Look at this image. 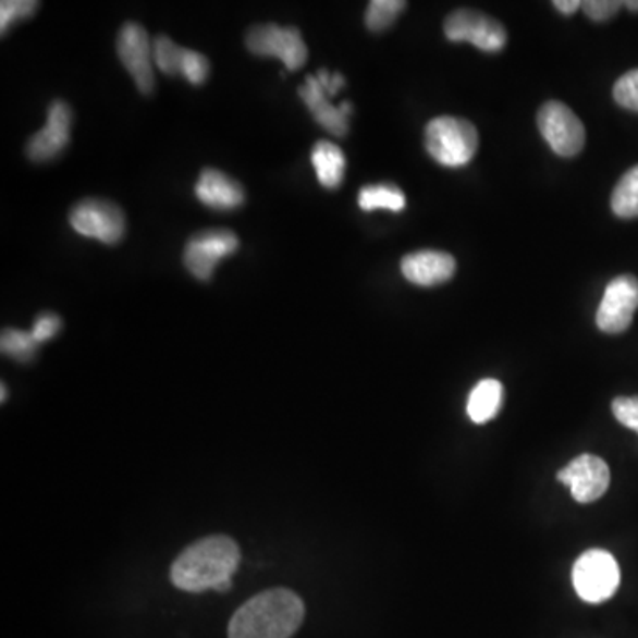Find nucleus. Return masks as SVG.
<instances>
[{
    "label": "nucleus",
    "mask_w": 638,
    "mask_h": 638,
    "mask_svg": "<svg viewBox=\"0 0 638 638\" xmlns=\"http://www.w3.org/2000/svg\"><path fill=\"white\" fill-rule=\"evenodd\" d=\"M310 162L315 165L318 182L324 188L335 191L341 186L344 171H346V157L343 149L329 140H319L310 151Z\"/></svg>",
    "instance_id": "f3484780"
},
{
    "label": "nucleus",
    "mask_w": 638,
    "mask_h": 638,
    "mask_svg": "<svg viewBox=\"0 0 638 638\" xmlns=\"http://www.w3.org/2000/svg\"><path fill=\"white\" fill-rule=\"evenodd\" d=\"M538 128L559 157H575L586 146V128L561 101H548L538 112Z\"/></svg>",
    "instance_id": "0eeeda50"
},
{
    "label": "nucleus",
    "mask_w": 638,
    "mask_h": 638,
    "mask_svg": "<svg viewBox=\"0 0 638 638\" xmlns=\"http://www.w3.org/2000/svg\"><path fill=\"white\" fill-rule=\"evenodd\" d=\"M70 224L86 238L100 240L101 244H120L126 233V219L120 206L103 199H86L73 206Z\"/></svg>",
    "instance_id": "423d86ee"
},
{
    "label": "nucleus",
    "mask_w": 638,
    "mask_h": 638,
    "mask_svg": "<svg viewBox=\"0 0 638 638\" xmlns=\"http://www.w3.org/2000/svg\"><path fill=\"white\" fill-rule=\"evenodd\" d=\"M238 247V238L231 231H203L188 240L183 253V265L199 281H210L220 259L236 253Z\"/></svg>",
    "instance_id": "9d476101"
},
{
    "label": "nucleus",
    "mask_w": 638,
    "mask_h": 638,
    "mask_svg": "<svg viewBox=\"0 0 638 638\" xmlns=\"http://www.w3.org/2000/svg\"><path fill=\"white\" fill-rule=\"evenodd\" d=\"M316 76H318L319 84L323 86L327 96H335L341 87L346 86V81H344V76L341 73H329L327 70H319Z\"/></svg>",
    "instance_id": "c756f323"
},
{
    "label": "nucleus",
    "mask_w": 638,
    "mask_h": 638,
    "mask_svg": "<svg viewBox=\"0 0 638 638\" xmlns=\"http://www.w3.org/2000/svg\"><path fill=\"white\" fill-rule=\"evenodd\" d=\"M5 400V387L2 385V401Z\"/></svg>",
    "instance_id": "473e14b6"
},
{
    "label": "nucleus",
    "mask_w": 638,
    "mask_h": 638,
    "mask_svg": "<svg viewBox=\"0 0 638 638\" xmlns=\"http://www.w3.org/2000/svg\"><path fill=\"white\" fill-rule=\"evenodd\" d=\"M614 100L623 109L638 112V70H631L615 82Z\"/></svg>",
    "instance_id": "a878e982"
},
{
    "label": "nucleus",
    "mask_w": 638,
    "mask_h": 638,
    "mask_svg": "<svg viewBox=\"0 0 638 638\" xmlns=\"http://www.w3.org/2000/svg\"><path fill=\"white\" fill-rule=\"evenodd\" d=\"M637 309V277H615L614 281L609 282L600 309L596 312V324L605 334H623L631 327Z\"/></svg>",
    "instance_id": "1a4fd4ad"
},
{
    "label": "nucleus",
    "mask_w": 638,
    "mask_h": 638,
    "mask_svg": "<svg viewBox=\"0 0 638 638\" xmlns=\"http://www.w3.org/2000/svg\"><path fill=\"white\" fill-rule=\"evenodd\" d=\"M612 412H614V417L619 425L638 431V395L617 397L612 403Z\"/></svg>",
    "instance_id": "bb28decb"
},
{
    "label": "nucleus",
    "mask_w": 638,
    "mask_h": 638,
    "mask_svg": "<svg viewBox=\"0 0 638 638\" xmlns=\"http://www.w3.org/2000/svg\"><path fill=\"white\" fill-rule=\"evenodd\" d=\"M358 206L364 211L389 210L394 213L405 210L406 197L394 185L364 186L358 192Z\"/></svg>",
    "instance_id": "6ab92c4d"
},
{
    "label": "nucleus",
    "mask_w": 638,
    "mask_h": 638,
    "mask_svg": "<svg viewBox=\"0 0 638 638\" xmlns=\"http://www.w3.org/2000/svg\"><path fill=\"white\" fill-rule=\"evenodd\" d=\"M559 481L569 487L575 501L591 504L605 495L610 487V468L594 454L575 457L566 468L559 470Z\"/></svg>",
    "instance_id": "f8f14e48"
},
{
    "label": "nucleus",
    "mask_w": 638,
    "mask_h": 638,
    "mask_svg": "<svg viewBox=\"0 0 638 638\" xmlns=\"http://www.w3.org/2000/svg\"><path fill=\"white\" fill-rule=\"evenodd\" d=\"M245 44L254 56L281 59L290 72L300 70L309 58L307 45L296 27H281L277 24L256 25L248 30Z\"/></svg>",
    "instance_id": "39448f33"
},
{
    "label": "nucleus",
    "mask_w": 638,
    "mask_h": 638,
    "mask_svg": "<svg viewBox=\"0 0 638 638\" xmlns=\"http://www.w3.org/2000/svg\"><path fill=\"white\" fill-rule=\"evenodd\" d=\"M429 157L445 168H463L476 157L479 134L467 120L442 115L429 121L425 130Z\"/></svg>",
    "instance_id": "7ed1b4c3"
},
{
    "label": "nucleus",
    "mask_w": 638,
    "mask_h": 638,
    "mask_svg": "<svg viewBox=\"0 0 638 638\" xmlns=\"http://www.w3.org/2000/svg\"><path fill=\"white\" fill-rule=\"evenodd\" d=\"M196 196L213 210H234L245 203L244 186L217 169H205L196 183Z\"/></svg>",
    "instance_id": "dca6fc26"
},
{
    "label": "nucleus",
    "mask_w": 638,
    "mask_h": 638,
    "mask_svg": "<svg viewBox=\"0 0 638 638\" xmlns=\"http://www.w3.org/2000/svg\"><path fill=\"white\" fill-rule=\"evenodd\" d=\"M0 346H2L4 355H10L19 363H29L30 358L34 357V353H36L38 343H36V339L33 338L30 332L10 329L2 332Z\"/></svg>",
    "instance_id": "4be33fe9"
},
{
    "label": "nucleus",
    "mask_w": 638,
    "mask_h": 638,
    "mask_svg": "<svg viewBox=\"0 0 638 638\" xmlns=\"http://www.w3.org/2000/svg\"><path fill=\"white\" fill-rule=\"evenodd\" d=\"M443 30L449 41H467L482 52H501L507 45V33L499 20L481 11L457 10L445 19Z\"/></svg>",
    "instance_id": "6e6552de"
},
{
    "label": "nucleus",
    "mask_w": 638,
    "mask_h": 638,
    "mask_svg": "<svg viewBox=\"0 0 638 638\" xmlns=\"http://www.w3.org/2000/svg\"><path fill=\"white\" fill-rule=\"evenodd\" d=\"M118 56L126 72L134 78L135 86L143 95L149 96L155 89V58L152 44L143 25L126 22L118 36Z\"/></svg>",
    "instance_id": "9b49d317"
},
{
    "label": "nucleus",
    "mask_w": 638,
    "mask_h": 638,
    "mask_svg": "<svg viewBox=\"0 0 638 638\" xmlns=\"http://www.w3.org/2000/svg\"><path fill=\"white\" fill-rule=\"evenodd\" d=\"M403 0H372L367 5L366 27L371 33H381L395 24L397 16L405 11Z\"/></svg>",
    "instance_id": "412c9836"
},
{
    "label": "nucleus",
    "mask_w": 638,
    "mask_h": 638,
    "mask_svg": "<svg viewBox=\"0 0 638 638\" xmlns=\"http://www.w3.org/2000/svg\"><path fill=\"white\" fill-rule=\"evenodd\" d=\"M177 75L185 76L186 81L200 86L208 81L210 75V62L196 50H186L183 48L182 58H180V66H177Z\"/></svg>",
    "instance_id": "b1692460"
},
{
    "label": "nucleus",
    "mask_w": 638,
    "mask_h": 638,
    "mask_svg": "<svg viewBox=\"0 0 638 638\" xmlns=\"http://www.w3.org/2000/svg\"><path fill=\"white\" fill-rule=\"evenodd\" d=\"M553 8L561 11L563 15H573V13H577L578 10H581V2L580 0H555V2H553Z\"/></svg>",
    "instance_id": "7c9ffc66"
},
{
    "label": "nucleus",
    "mask_w": 638,
    "mask_h": 638,
    "mask_svg": "<svg viewBox=\"0 0 638 638\" xmlns=\"http://www.w3.org/2000/svg\"><path fill=\"white\" fill-rule=\"evenodd\" d=\"M502 403H504V387L501 381L487 378L479 381L470 392L467 403L468 417L476 425H487L501 412Z\"/></svg>",
    "instance_id": "a211bd4d"
},
{
    "label": "nucleus",
    "mask_w": 638,
    "mask_h": 638,
    "mask_svg": "<svg viewBox=\"0 0 638 638\" xmlns=\"http://www.w3.org/2000/svg\"><path fill=\"white\" fill-rule=\"evenodd\" d=\"M72 121L73 114L70 106L61 100L53 101L52 106L48 107V120L45 128L33 135L25 146V152H27L30 162L45 163L58 158L70 144Z\"/></svg>",
    "instance_id": "ddd939ff"
},
{
    "label": "nucleus",
    "mask_w": 638,
    "mask_h": 638,
    "mask_svg": "<svg viewBox=\"0 0 638 638\" xmlns=\"http://www.w3.org/2000/svg\"><path fill=\"white\" fill-rule=\"evenodd\" d=\"M183 48L177 47L168 36H158L152 41V58H155V66L160 72L169 76H177V66H180V58H182Z\"/></svg>",
    "instance_id": "5701e85b"
},
{
    "label": "nucleus",
    "mask_w": 638,
    "mask_h": 638,
    "mask_svg": "<svg viewBox=\"0 0 638 638\" xmlns=\"http://www.w3.org/2000/svg\"><path fill=\"white\" fill-rule=\"evenodd\" d=\"M302 100H304L310 114L315 115L316 123L323 126L329 134L335 137H344L348 134V118L352 114V103L344 101L339 107L332 106L327 100V93L323 86L319 84L318 76L309 75L305 78V86L298 89Z\"/></svg>",
    "instance_id": "4468645a"
},
{
    "label": "nucleus",
    "mask_w": 638,
    "mask_h": 638,
    "mask_svg": "<svg viewBox=\"0 0 638 638\" xmlns=\"http://www.w3.org/2000/svg\"><path fill=\"white\" fill-rule=\"evenodd\" d=\"M624 8H628L631 13H637L638 11V0H629V2H624Z\"/></svg>",
    "instance_id": "2f4dec72"
},
{
    "label": "nucleus",
    "mask_w": 638,
    "mask_h": 638,
    "mask_svg": "<svg viewBox=\"0 0 638 638\" xmlns=\"http://www.w3.org/2000/svg\"><path fill=\"white\" fill-rule=\"evenodd\" d=\"M240 566V548L228 536H210L191 544L174 561L171 580L177 589L203 592L213 589L228 592L231 577Z\"/></svg>",
    "instance_id": "f257e3e1"
},
{
    "label": "nucleus",
    "mask_w": 638,
    "mask_h": 638,
    "mask_svg": "<svg viewBox=\"0 0 638 638\" xmlns=\"http://www.w3.org/2000/svg\"><path fill=\"white\" fill-rule=\"evenodd\" d=\"M621 569L612 553L587 550L573 566V586L587 603H603L619 589Z\"/></svg>",
    "instance_id": "20e7f679"
},
{
    "label": "nucleus",
    "mask_w": 638,
    "mask_h": 638,
    "mask_svg": "<svg viewBox=\"0 0 638 638\" xmlns=\"http://www.w3.org/2000/svg\"><path fill=\"white\" fill-rule=\"evenodd\" d=\"M401 272L406 277V281L417 286H440L453 279L456 259L451 254L440 250H419L403 258Z\"/></svg>",
    "instance_id": "2eb2a0df"
},
{
    "label": "nucleus",
    "mask_w": 638,
    "mask_h": 638,
    "mask_svg": "<svg viewBox=\"0 0 638 638\" xmlns=\"http://www.w3.org/2000/svg\"><path fill=\"white\" fill-rule=\"evenodd\" d=\"M623 5L624 2H617V0H586L581 2V10L594 22H606L614 19Z\"/></svg>",
    "instance_id": "cd10ccee"
},
{
    "label": "nucleus",
    "mask_w": 638,
    "mask_h": 638,
    "mask_svg": "<svg viewBox=\"0 0 638 638\" xmlns=\"http://www.w3.org/2000/svg\"><path fill=\"white\" fill-rule=\"evenodd\" d=\"M62 329V321L59 316L52 315V312H45V315L38 316V319L34 321V329L30 334L36 339V343H45L50 339L56 338L59 334V330Z\"/></svg>",
    "instance_id": "c85d7f7f"
},
{
    "label": "nucleus",
    "mask_w": 638,
    "mask_h": 638,
    "mask_svg": "<svg viewBox=\"0 0 638 638\" xmlns=\"http://www.w3.org/2000/svg\"><path fill=\"white\" fill-rule=\"evenodd\" d=\"M612 211L621 219H635L638 217V165L629 169L619 183L615 185L612 194Z\"/></svg>",
    "instance_id": "aec40b11"
},
{
    "label": "nucleus",
    "mask_w": 638,
    "mask_h": 638,
    "mask_svg": "<svg viewBox=\"0 0 638 638\" xmlns=\"http://www.w3.org/2000/svg\"><path fill=\"white\" fill-rule=\"evenodd\" d=\"M305 617L304 601L290 589H270L240 606L229 638H291Z\"/></svg>",
    "instance_id": "f03ea898"
},
{
    "label": "nucleus",
    "mask_w": 638,
    "mask_h": 638,
    "mask_svg": "<svg viewBox=\"0 0 638 638\" xmlns=\"http://www.w3.org/2000/svg\"><path fill=\"white\" fill-rule=\"evenodd\" d=\"M38 8L39 2L34 0H4L0 4V33L5 34L16 22L30 19Z\"/></svg>",
    "instance_id": "393cba45"
}]
</instances>
